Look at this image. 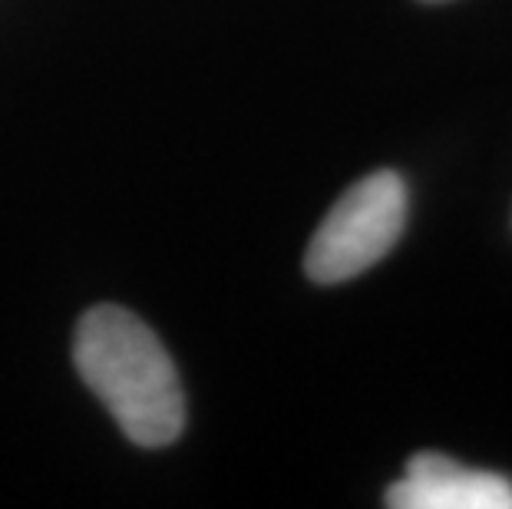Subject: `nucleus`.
Returning <instances> with one entry per match:
<instances>
[{
    "label": "nucleus",
    "instance_id": "1",
    "mask_svg": "<svg viewBox=\"0 0 512 509\" xmlns=\"http://www.w3.org/2000/svg\"><path fill=\"white\" fill-rule=\"evenodd\" d=\"M76 371L139 447H169L185 427V397L169 351L133 311L96 305L73 341Z\"/></svg>",
    "mask_w": 512,
    "mask_h": 509
},
{
    "label": "nucleus",
    "instance_id": "2",
    "mask_svg": "<svg viewBox=\"0 0 512 509\" xmlns=\"http://www.w3.org/2000/svg\"><path fill=\"white\" fill-rule=\"evenodd\" d=\"M407 225V182L380 169L354 182L314 232L304 272L318 285H341L374 268Z\"/></svg>",
    "mask_w": 512,
    "mask_h": 509
},
{
    "label": "nucleus",
    "instance_id": "3",
    "mask_svg": "<svg viewBox=\"0 0 512 509\" xmlns=\"http://www.w3.org/2000/svg\"><path fill=\"white\" fill-rule=\"evenodd\" d=\"M384 503L394 509H512V480L463 467L443 453H417Z\"/></svg>",
    "mask_w": 512,
    "mask_h": 509
},
{
    "label": "nucleus",
    "instance_id": "4",
    "mask_svg": "<svg viewBox=\"0 0 512 509\" xmlns=\"http://www.w3.org/2000/svg\"><path fill=\"white\" fill-rule=\"evenodd\" d=\"M430 4H433V0H430Z\"/></svg>",
    "mask_w": 512,
    "mask_h": 509
}]
</instances>
